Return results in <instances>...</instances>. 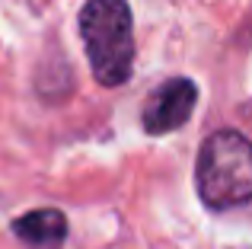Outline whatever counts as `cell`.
Instances as JSON below:
<instances>
[{"mask_svg":"<svg viewBox=\"0 0 252 249\" xmlns=\"http://www.w3.org/2000/svg\"><path fill=\"white\" fill-rule=\"evenodd\" d=\"M80 38L96 83L122 87L134 67V23L125 0H86L80 10Z\"/></svg>","mask_w":252,"mask_h":249,"instance_id":"1","label":"cell"},{"mask_svg":"<svg viewBox=\"0 0 252 249\" xmlns=\"http://www.w3.org/2000/svg\"><path fill=\"white\" fill-rule=\"evenodd\" d=\"M195 186L211 211L252 201V141L240 131H214L198 150Z\"/></svg>","mask_w":252,"mask_h":249,"instance_id":"2","label":"cell"},{"mask_svg":"<svg viewBox=\"0 0 252 249\" xmlns=\"http://www.w3.org/2000/svg\"><path fill=\"white\" fill-rule=\"evenodd\" d=\"M198 102V87L185 77H172L160 90L150 93L144 102V131L147 134H169V131L182 128L191 119Z\"/></svg>","mask_w":252,"mask_h":249,"instance_id":"3","label":"cell"},{"mask_svg":"<svg viewBox=\"0 0 252 249\" xmlns=\"http://www.w3.org/2000/svg\"><path fill=\"white\" fill-rule=\"evenodd\" d=\"M13 233L29 249H61L67 240V218L58 208H38L13 220Z\"/></svg>","mask_w":252,"mask_h":249,"instance_id":"4","label":"cell"}]
</instances>
